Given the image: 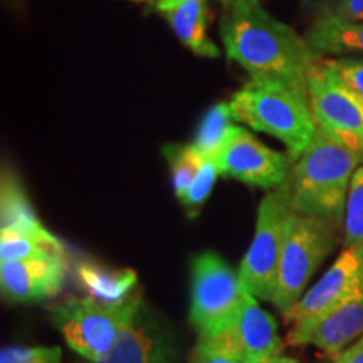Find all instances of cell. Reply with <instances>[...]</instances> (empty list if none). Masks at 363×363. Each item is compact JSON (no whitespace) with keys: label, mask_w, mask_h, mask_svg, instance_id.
I'll return each mask as SVG.
<instances>
[{"label":"cell","mask_w":363,"mask_h":363,"mask_svg":"<svg viewBox=\"0 0 363 363\" xmlns=\"http://www.w3.org/2000/svg\"><path fill=\"white\" fill-rule=\"evenodd\" d=\"M313 19L363 21V0H308Z\"/></svg>","instance_id":"24"},{"label":"cell","mask_w":363,"mask_h":363,"mask_svg":"<svg viewBox=\"0 0 363 363\" xmlns=\"http://www.w3.org/2000/svg\"><path fill=\"white\" fill-rule=\"evenodd\" d=\"M233 111L229 103L220 101L212 104L202 116L195 131L192 147L202 158H217L224 147L229 131L233 128Z\"/></svg>","instance_id":"19"},{"label":"cell","mask_w":363,"mask_h":363,"mask_svg":"<svg viewBox=\"0 0 363 363\" xmlns=\"http://www.w3.org/2000/svg\"><path fill=\"white\" fill-rule=\"evenodd\" d=\"M252 363H299L296 358H289V357H271V358H264V360H257Z\"/></svg>","instance_id":"31"},{"label":"cell","mask_w":363,"mask_h":363,"mask_svg":"<svg viewBox=\"0 0 363 363\" xmlns=\"http://www.w3.org/2000/svg\"><path fill=\"white\" fill-rule=\"evenodd\" d=\"M363 337V284L338 306L308 325H293L286 342L291 347L315 345L328 357H337Z\"/></svg>","instance_id":"11"},{"label":"cell","mask_w":363,"mask_h":363,"mask_svg":"<svg viewBox=\"0 0 363 363\" xmlns=\"http://www.w3.org/2000/svg\"><path fill=\"white\" fill-rule=\"evenodd\" d=\"M194 363H242L220 333L202 335L194 352Z\"/></svg>","instance_id":"25"},{"label":"cell","mask_w":363,"mask_h":363,"mask_svg":"<svg viewBox=\"0 0 363 363\" xmlns=\"http://www.w3.org/2000/svg\"><path fill=\"white\" fill-rule=\"evenodd\" d=\"M142 291L121 303H103L91 296L67 298L52 308L51 316L72 350L96 363L110 352L121 328L142 310Z\"/></svg>","instance_id":"4"},{"label":"cell","mask_w":363,"mask_h":363,"mask_svg":"<svg viewBox=\"0 0 363 363\" xmlns=\"http://www.w3.org/2000/svg\"><path fill=\"white\" fill-rule=\"evenodd\" d=\"M325 66L337 78L347 84L353 93L363 98V57L362 56H337L323 57Z\"/></svg>","instance_id":"26"},{"label":"cell","mask_w":363,"mask_h":363,"mask_svg":"<svg viewBox=\"0 0 363 363\" xmlns=\"http://www.w3.org/2000/svg\"><path fill=\"white\" fill-rule=\"evenodd\" d=\"M220 38L225 56L251 79L306 84L321 61L305 35L267 12L262 2L224 11Z\"/></svg>","instance_id":"1"},{"label":"cell","mask_w":363,"mask_h":363,"mask_svg":"<svg viewBox=\"0 0 363 363\" xmlns=\"http://www.w3.org/2000/svg\"><path fill=\"white\" fill-rule=\"evenodd\" d=\"M247 289L227 262L208 251L192 261V303L190 323L199 335H214L238 316Z\"/></svg>","instance_id":"6"},{"label":"cell","mask_w":363,"mask_h":363,"mask_svg":"<svg viewBox=\"0 0 363 363\" xmlns=\"http://www.w3.org/2000/svg\"><path fill=\"white\" fill-rule=\"evenodd\" d=\"M219 333L242 363L279 357L284 350L276 320L257 305L249 291L235 320Z\"/></svg>","instance_id":"12"},{"label":"cell","mask_w":363,"mask_h":363,"mask_svg":"<svg viewBox=\"0 0 363 363\" xmlns=\"http://www.w3.org/2000/svg\"><path fill=\"white\" fill-rule=\"evenodd\" d=\"M163 153L170 165L172 187L180 201L197 175L202 157L195 152L192 145H165Z\"/></svg>","instance_id":"21"},{"label":"cell","mask_w":363,"mask_h":363,"mask_svg":"<svg viewBox=\"0 0 363 363\" xmlns=\"http://www.w3.org/2000/svg\"><path fill=\"white\" fill-rule=\"evenodd\" d=\"M333 363H363V337L358 338L352 347L333 357Z\"/></svg>","instance_id":"28"},{"label":"cell","mask_w":363,"mask_h":363,"mask_svg":"<svg viewBox=\"0 0 363 363\" xmlns=\"http://www.w3.org/2000/svg\"><path fill=\"white\" fill-rule=\"evenodd\" d=\"M335 222L291 212L286 224L278 283L272 296L274 306L286 313L303 296L318 267L337 242Z\"/></svg>","instance_id":"5"},{"label":"cell","mask_w":363,"mask_h":363,"mask_svg":"<svg viewBox=\"0 0 363 363\" xmlns=\"http://www.w3.org/2000/svg\"><path fill=\"white\" fill-rule=\"evenodd\" d=\"M0 224L2 230H11L34 239L57 242V238L44 227L35 214L33 203L22 187L19 177L11 169H4L0 185Z\"/></svg>","instance_id":"15"},{"label":"cell","mask_w":363,"mask_h":363,"mask_svg":"<svg viewBox=\"0 0 363 363\" xmlns=\"http://www.w3.org/2000/svg\"><path fill=\"white\" fill-rule=\"evenodd\" d=\"M128 2H136V4H142V2H150V0H128Z\"/></svg>","instance_id":"32"},{"label":"cell","mask_w":363,"mask_h":363,"mask_svg":"<svg viewBox=\"0 0 363 363\" xmlns=\"http://www.w3.org/2000/svg\"><path fill=\"white\" fill-rule=\"evenodd\" d=\"M362 162V150L318 128L279 189L293 212L342 224L352 177Z\"/></svg>","instance_id":"2"},{"label":"cell","mask_w":363,"mask_h":363,"mask_svg":"<svg viewBox=\"0 0 363 363\" xmlns=\"http://www.w3.org/2000/svg\"><path fill=\"white\" fill-rule=\"evenodd\" d=\"M345 247L363 249V165L352 177L343 214Z\"/></svg>","instance_id":"22"},{"label":"cell","mask_w":363,"mask_h":363,"mask_svg":"<svg viewBox=\"0 0 363 363\" xmlns=\"http://www.w3.org/2000/svg\"><path fill=\"white\" fill-rule=\"evenodd\" d=\"M219 2L220 6L224 7V11H229V9L244 6V4H259L262 0H219Z\"/></svg>","instance_id":"30"},{"label":"cell","mask_w":363,"mask_h":363,"mask_svg":"<svg viewBox=\"0 0 363 363\" xmlns=\"http://www.w3.org/2000/svg\"><path fill=\"white\" fill-rule=\"evenodd\" d=\"M66 272V256L2 262L0 269L2 294L13 303L39 301V299L56 296L65 286Z\"/></svg>","instance_id":"13"},{"label":"cell","mask_w":363,"mask_h":363,"mask_svg":"<svg viewBox=\"0 0 363 363\" xmlns=\"http://www.w3.org/2000/svg\"><path fill=\"white\" fill-rule=\"evenodd\" d=\"M308 99L318 128L363 152V98L320 65L306 79Z\"/></svg>","instance_id":"8"},{"label":"cell","mask_w":363,"mask_h":363,"mask_svg":"<svg viewBox=\"0 0 363 363\" xmlns=\"http://www.w3.org/2000/svg\"><path fill=\"white\" fill-rule=\"evenodd\" d=\"M169 338L155 321L136 313L121 328L110 352L96 363H170Z\"/></svg>","instance_id":"14"},{"label":"cell","mask_w":363,"mask_h":363,"mask_svg":"<svg viewBox=\"0 0 363 363\" xmlns=\"http://www.w3.org/2000/svg\"><path fill=\"white\" fill-rule=\"evenodd\" d=\"M291 212L281 189L272 190L259 203L256 233L239 267L240 283L252 296L272 301L278 283L286 224Z\"/></svg>","instance_id":"7"},{"label":"cell","mask_w":363,"mask_h":363,"mask_svg":"<svg viewBox=\"0 0 363 363\" xmlns=\"http://www.w3.org/2000/svg\"><path fill=\"white\" fill-rule=\"evenodd\" d=\"M222 175L261 189H279L288 179L293 158L261 143L249 130L234 125L216 158Z\"/></svg>","instance_id":"9"},{"label":"cell","mask_w":363,"mask_h":363,"mask_svg":"<svg viewBox=\"0 0 363 363\" xmlns=\"http://www.w3.org/2000/svg\"><path fill=\"white\" fill-rule=\"evenodd\" d=\"M305 38L320 57L362 56L363 21L313 19Z\"/></svg>","instance_id":"17"},{"label":"cell","mask_w":363,"mask_h":363,"mask_svg":"<svg viewBox=\"0 0 363 363\" xmlns=\"http://www.w3.org/2000/svg\"><path fill=\"white\" fill-rule=\"evenodd\" d=\"M66 256L65 244L61 240L34 239L11 230H0V257L2 262L21 259H45V257Z\"/></svg>","instance_id":"20"},{"label":"cell","mask_w":363,"mask_h":363,"mask_svg":"<svg viewBox=\"0 0 363 363\" xmlns=\"http://www.w3.org/2000/svg\"><path fill=\"white\" fill-rule=\"evenodd\" d=\"M182 0H150L148 6L150 9H153L155 12H163V11H169V9L175 7L177 4H180Z\"/></svg>","instance_id":"29"},{"label":"cell","mask_w":363,"mask_h":363,"mask_svg":"<svg viewBox=\"0 0 363 363\" xmlns=\"http://www.w3.org/2000/svg\"><path fill=\"white\" fill-rule=\"evenodd\" d=\"M76 279L86 294L103 303H121L131 296L136 284V272L130 267L111 269L96 262L76 264Z\"/></svg>","instance_id":"18"},{"label":"cell","mask_w":363,"mask_h":363,"mask_svg":"<svg viewBox=\"0 0 363 363\" xmlns=\"http://www.w3.org/2000/svg\"><path fill=\"white\" fill-rule=\"evenodd\" d=\"M229 106L234 121L283 142L293 162L318 130L306 84L249 79L233 94Z\"/></svg>","instance_id":"3"},{"label":"cell","mask_w":363,"mask_h":363,"mask_svg":"<svg viewBox=\"0 0 363 363\" xmlns=\"http://www.w3.org/2000/svg\"><path fill=\"white\" fill-rule=\"evenodd\" d=\"M177 39L195 56L216 59L220 49L207 34V0H182L175 7L160 12Z\"/></svg>","instance_id":"16"},{"label":"cell","mask_w":363,"mask_h":363,"mask_svg":"<svg viewBox=\"0 0 363 363\" xmlns=\"http://www.w3.org/2000/svg\"><path fill=\"white\" fill-rule=\"evenodd\" d=\"M59 347H6L0 353V363H61Z\"/></svg>","instance_id":"27"},{"label":"cell","mask_w":363,"mask_h":363,"mask_svg":"<svg viewBox=\"0 0 363 363\" xmlns=\"http://www.w3.org/2000/svg\"><path fill=\"white\" fill-rule=\"evenodd\" d=\"M219 167H217V162L214 158H202L201 167H199L197 175L187 190V194L180 199V203L184 206L185 212H187L189 217H197L203 203L211 195L212 189H214L216 179L219 175Z\"/></svg>","instance_id":"23"},{"label":"cell","mask_w":363,"mask_h":363,"mask_svg":"<svg viewBox=\"0 0 363 363\" xmlns=\"http://www.w3.org/2000/svg\"><path fill=\"white\" fill-rule=\"evenodd\" d=\"M363 284V249L345 247L328 271L299 301L283 313L286 323L308 325L320 320Z\"/></svg>","instance_id":"10"}]
</instances>
